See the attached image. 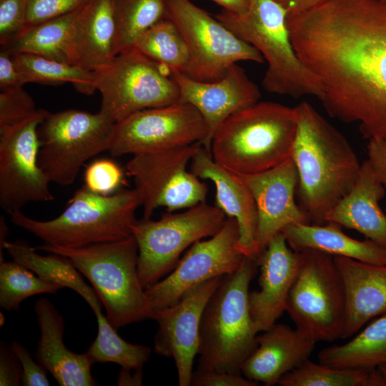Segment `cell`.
<instances>
[{
  "mask_svg": "<svg viewBox=\"0 0 386 386\" xmlns=\"http://www.w3.org/2000/svg\"><path fill=\"white\" fill-rule=\"evenodd\" d=\"M143 380L142 368L124 369L119 372L117 382L118 385L139 386L142 385Z\"/></svg>",
  "mask_w": 386,
  "mask_h": 386,
  "instance_id": "47",
  "label": "cell"
},
{
  "mask_svg": "<svg viewBox=\"0 0 386 386\" xmlns=\"http://www.w3.org/2000/svg\"><path fill=\"white\" fill-rule=\"evenodd\" d=\"M87 1L26 0L27 17L26 28L72 12L82 6Z\"/></svg>",
  "mask_w": 386,
  "mask_h": 386,
  "instance_id": "40",
  "label": "cell"
},
{
  "mask_svg": "<svg viewBox=\"0 0 386 386\" xmlns=\"http://www.w3.org/2000/svg\"><path fill=\"white\" fill-rule=\"evenodd\" d=\"M172 75L178 84L180 101L193 106L202 117L207 128L203 146L209 151L219 127L234 113L257 102L261 96L258 86L237 64L214 81H197L180 72Z\"/></svg>",
  "mask_w": 386,
  "mask_h": 386,
  "instance_id": "19",
  "label": "cell"
},
{
  "mask_svg": "<svg viewBox=\"0 0 386 386\" xmlns=\"http://www.w3.org/2000/svg\"><path fill=\"white\" fill-rule=\"evenodd\" d=\"M257 268V259L244 256L209 300L200 323L197 369L242 374L243 362L257 345L248 304L249 284Z\"/></svg>",
  "mask_w": 386,
  "mask_h": 386,
  "instance_id": "4",
  "label": "cell"
},
{
  "mask_svg": "<svg viewBox=\"0 0 386 386\" xmlns=\"http://www.w3.org/2000/svg\"><path fill=\"white\" fill-rule=\"evenodd\" d=\"M239 238L236 219L227 217L215 234L193 244L167 276L145 289L153 315L199 284L234 272L245 256Z\"/></svg>",
  "mask_w": 386,
  "mask_h": 386,
  "instance_id": "14",
  "label": "cell"
},
{
  "mask_svg": "<svg viewBox=\"0 0 386 386\" xmlns=\"http://www.w3.org/2000/svg\"><path fill=\"white\" fill-rule=\"evenodd\" d=\"M216 3L223 8V10L234 13L242 14L246 12L250 5V0H209Z\"/></svg>",
  "mask_w": 386,
  "mask_h": 386,
  "instance_id": "48",
  "label": "cell"
},
{
  "mask_svg": "<svg viewBox=\"0 0 386 386\" xmlns=\"http://www.w3.org/2000/svg\"><path fill=\"white\" fill-rule=\"evenodd\" d=\"M4 320H4V317L2 318V314L1 313V325H0L1 327L2 325H4Z\"/></svg>",
  "mask_w": 386,
  "mask_h": 386,
  "instance_id": "51",
  "label": "cell"
},
{
  "mask_svg": "<svg viewBox=\"0 0 386 386\" xmlns=\"http://www.w3.org/2000/svg\"><path fill=\"white\" fill-rule=\"evenodd\" d=\"M134 47L142 54L173 73H185L189 53L178 27L165 18L144 32Z\"/></svg>",
  "mask_w": 386,
  "mask_h": 386,
  "instance_id": "34",
  "label": "cell"
},
{
  "mask_svg": "<svg viewBox=\"0 0 386 386\" xmlns=\"http://www.w3.org/2000/svg\"><path fill=\"white\" fill-rule=\"evenodd\" d=\"M61 288L14 260L0 261V307L6 311H17L21 303L31 296L56 294Z\"/></svg>",
  "mask_w": 386,
  "mask_h": 386,
  "instance_id": "36",
  "label": "cell"
},
{
  "mask_svg": "<svg viewBox=\"0 0 386 386\" xmlns=\"http://www.w3.org/2000/svg\"><path fill=\"white\" fill-rule=\"evenodd\" d=\"M297 127L295 107L258 101L219 127L210 153L215 162L236 174L265 172L291 158Z\"/></svg>",
  "mask_w": 386,
  "mask_h": 386,
  "instance_id": "3",
  "label": "cell"
},
{
  "mask_svg": "<svg viewBox=\"0 0 386 386\" xmlns=\"http://www.w3.org/2000/svg\"><path fill=\"white\" fill-rule=\"evenodd\" d=\"M114 124L100 111L48 112L38 129L39 164L50 182L73 184L87 160L107 151Z\"/></svg>",
  "mask_w": 386,
  "mask_h": 386,
  "instance_id": "11",
  "label": "cell"
},
{
  "mask_svg": "<svg viewBox=\"0 0 386 386\" xmlns=\"http://www.w3.org/2000/svg\"><path fill=\"white\" fill-rule=\"evenodd\" d=\"M64 255L91 284L117 330L153 318L138 273V247L132 235L115 242L66 248L44 244L33 247Z\"/></svg>",
  "mask_w": 386,
  "mask_h": 386,
  "instance_id": "6",
  "label": "cell"
},
{
  "mask_svg": "<svg viewBox=\"0 0 386 386\" xmlns=\"http://www.w3.org/2000/svg\"><path fill=\"white\" fill-rule=\"evenodd\" d=\"M215 17L254 46L267 61L262 80L267 91L293 98L312 96L320 99L321 84L297 56L290 38L287 14L274 0H250L244 13L222 10Z\"/></svg>",
  "mask_w": 386,
  "mask_h": 386,
  "instance_id": "7",
  "label": "cell"
},
{
  "mask_svg": "<svg viewBox=\"0 0 386 386\" xmlns=\"http://www.w3.org/2000/svg\"><path fill=\"white\" fill-rule=\"evenodd\" d=\"M123 180L122 169L109 159L94 161L84 173V185L93 192L102 195H110L117 192Z\"/></svg>",
  "mask_w": 386,
  "mask_h": 386,
  "instance_id": "38",
  "label": "cell"
},
{
  "mask_svg": "<svg viewBox=\"0 0 386 386\" xmlns=\"http://www.w3.org/2000/svg\"><path fill=\"white\" fill-rule=\"evenodd\" d=\"M117 54L113 0H88L80 9L75 27L76 65L95 71L109 64Z\"/></svg>",
  "mask_w": 386,
  "mask_h": 386,
  "instance_id": "26",
  "label": "cell"
},
{
  "mask_svg": "<svg viewBox=\"0 0 386 386\" xmlns=\"http://www.w3.org/2000/svg\"><path fill=\"white\" fill-rule=\"evenodd\" d=\"M257 342L241 372L265 386L278 384L285 374L309 360L317 343L296 327L276 323L258 335Z\"/></svg>",
  "mask_w": 386,
  "mask_h": 386,
  "instance_id": "23",
  "label": "cell"
},
{
  "mask_svg": "<svg viewBox=\"0 0 386 386\" xmlns=\"http://www.w3.org/2000/svg\"><path fill=\"white\" fill-rule=\"evenodd\" d=\"M379 370L380 371L381 374L384 377V378L386 380V364L380 365L378 367Z\"/></svg>",
  "mask_w": 386,
  "mask_h": 386,
  "instance_id": "50",
  "label": "cell"
},
{
  "mask_svg": "<svg viewBox=\"0 0 386 386\" xmlns=\"http://www.w3.org/2000/svg\"><path fill=\"white\" fill-rule=\"evenodd\" d=\"M223 277L199 284L175 304L154 313L152 320L158 325L154 350L159 355L174 360L179 386L190 385L202 314Z\"/></svg>",
  "mask_w": 386,
  "mask_h": 386,
  "instance_id": "17",
  "label": "cell"
},
{
  "mask_svg": "<svg viewBox=\"0 0 386 386\" xmlns=\"http://www.w3.org/2000/svg\"><path fill=\"white\" fill-rule=\"evenodd\" d=\"M318 361L341 368H377L386 364V314L371 321L347 342L323 348Z\"/></svg>",
  "mask_w": 386,
  "mask_h": 386,
  "instance_id": "30",
  "label": "cell"
},
{
  "mask_svg": "<svg viewBox=\"0 0 386 386\" xmlns=\"http://www.w3.org/2000/svg\"><path fill=\"white\" fill-rule=\"evenodd\" d=\"M333 257L345 292L342 339H347L369 321L386 314V265Z\"/></svg>",
  "mask_w": 386,
  "mask_h": 386,
  "instance_id": "24",
  "label": "cell"
},
{
  "mask_svg": "<svg viewBox=\"0 0 386 386\" xmlns=\"http://www.w3.org/2000/svg\"><path fill=\"white\" fill-rule=\"evenodd\" d=\"M207 128L199 112L179 101L136 112L114 124L108 144L119 157L158 152L196 142L204 143Z\"/></svg>",
  "mask_w": 386,
  "mask_h": 386,
  "instance_id": "15",
  "label": "cell"
},
{
  "mask_svg": "<svg viewBox=\"0 0 386 386\" xmlns=\"http://www.w3.org/2000/svg\"><path fill=\"white\" fill-rule=\"evenodd\" d=\"M287 12V16L299 14L320 5L325 0H274Z\"/></svg>",
  "mask_w": 386,
  "mask_h": 386,
  "instance_id": "46",
  "label": "cell"
},
{
  "mask_svg": "<svg viewBox=\"0 0 386 386\" xmlns=\"http://www.w3.org/2000/svg\"><path fill=\"white\" fill-rule=\"evenodd\" d=\"M166 18L174 23L185 39L189 62L184 74L192 79L214 81L238 61H264L254 46L192 0H167Z\"/></svg>",
  "mask_w": 386,
  "mask_h": 386,
  "instance_id": "12",
  "label": "cell"
},
{
  "mask_svg": "<svg viewBox=\"0 0 386 386\" xmlns=\"http://www.w3.org/2000/svg\"><path fill=\"white\" fill-rule=\"evenodd\" d=\"M96 318L98 332L86 353L93 362H114L124 369H139L149 360L151 348L127 342L102 311V302L90 306Z\"/></svg>",
  "mask_w": 386,
  "mask_h": 386,
  "instance_id": "31",
  "label": "cell"
},
{
  "mask_svg": "<svg viewBox=\"0 0 386 386\" xmlns=\"http://www.w3.org/2000/svg\"><path fill=\"white\" fill-rule=\"evenodd\" d=\"M4 249L12 260L28 268L41 279L74 290L89 305L99 300L94 288L85 282L82 274L68 257L56 253L41 255L22 240L6 241Z\"/></svg>",
  "mask_w": 386,
  "mask_h": 386,
  "instance_id": "29",
  "label": "cell"
},
{
  "mask_svg": "<svg viewBox=\"0 0 386 386\" xmlns=\"http://www.w3.org/2000/svg\"><path fill=\"white\" fill-rule=\"evenodd\" d=\"M386 192L367 159L350 192L327 217V222L355 229L386 249V214L379 202Z\"/></svg>",
  "mask_w": 386,
  "mask_h": 386,
  "instance_id": "25",
  "label": "cell"
},
{
  "mask_svg": "<svg viewBox=\"0 0 386 386\" xmlns=\"http://www.w3.org/2000/svg\"><path fill=\"white\" fill-rule=\"evenodd\" d=\"M190 171L199 179L213 182L216 189L215 206L227 217L236 219L242 253L257 259V207L250 189L241 177L215 162L210 151L203 145L191 161Z\"/></svg>",
  "mask_w": 386,
  "mask_h": 386,
  "instance_id": "21",
  "label": "cell"
},
{
  "mask_svg": "<svg viewBox=\"0 0 386 386\" xmlns=\"http://www.w3.org/2000/svg\"><path fill=\"white\" fill-rule=\"evenodd\" d=\"M23 86L21 75L11 52L1 49L0 51L1 90Z\"/></svg>",
  "mask_w": 386,
  "mask_h": 386,
  "instance_id": "45",
  "label": "cell"
},
{
  "mask_svg": "<svg viewBox=\"0 0 386 386\" xmlns=\"http://www.w3.org/2000/svg\"><path fill=\"white\" fill-rule=\"evenodd\" d=\"M38 109L33 98L23 86L1 90L0 130L22 122Z\"/></svg>",
  "mask_w": 386,
  "mask_h": 386,
  "instance_id": "37",
  "label": "cell"
},
{
  "mask_svg": "<svg viewBox=\"0 0 386 386\" xmlns=\"http://www.w3.org/2000/svg\"><path fill=\"white\" fill-rule=\"evenodd\" d=\"M34 312L41 333L34 354L36 361L61 386L99 385L92 377L94 363L87 354L75 353L65 346L64 318L54 304L46 298H39Z\"/></svg>",
  "mask_w": 386,
  "mask_h": 386,
  "instance_id": "22",
  "label": "cell"
},
{
  "mask_svg": "<svg viewBox=\"0 0 386 386\" xmlns=\"http://www.w3.org/2000/svg\"><path fill=\"white\" fill-rule=\"evenodd\" d=\"M202 142L132 155L126 164L138 193L143 218L164 207L172 212L205 202L207 185L187 169Z\"/></svg>",
  "mask_w": 386,
  "mask_h": 386,
  "instance_id": "13",
  "label": "cell"
},
{
  "mask_svg": "<svg viewBox=\"0 0 386 386\" xmlns=\"http://www.w3.org/2000/svg\"><path fill=\"white\" fill-rule=\"evenodd\" d=\"M118 53L134 47L138 38L166 18L167 0H113Z\"/></svg>",
  "mask_w": 386,
  "mask_h": 386,
  "instance_id": "35",
  "label": "cell"
},
{
  "mask_svg": "<svg viewBox=\"0 0 386 386\" xmlns=\"http://www.w3.org/2000/svg\"><path fill=\"white\" fill-rule=\"evenodd\" d=\"M81 6L64 16L27 27L4 47L11 53H29L76 65L74 37ZM77 66V65H76Z\"/></svg>",
  "mask_w": 386,
  "mask_h": 386,
  "instance_id": "28",
  "label": "cell"
},
{
  "mask_svg": "<svg viewBox=\"0 0 386 386\" xmlns=\"http://www.w3.org/2000/svg\"><path fill=\"white\" fill-rule=\"evenodd\" d=\"M48 112L39 109L0 130V206L7 214L21 211L30 202L54 199L51 182L39 164L38 129Z\"/></svg>",
  "mask_w": 386,
  "mask_h": 386,
  "instance_id": "16",
  "label": "cell"
},
{
  "mask_svg": "<svg viewBox=\"0 0 386 386\" xmlns=\"http://www.w3.org/2000/svg\"><path fill=\"white\" fill-rule=\"evenodd\" d=\"M367 161L380 182L386 188V139L372 138L367 144Z\"/></svg>",
  "mask_w": 386,
  "mask_h": 386,
  "instance_id": "44",
  "label": "cell"
},
{
  "mask_svg": "<svg viewBox=\"0 0 386 386\" xmlns=\"http://www.w3.org/2000/svg\"><path fill=\"white\" fill-rule=\"evenodd\" d=\"M226 214L206 202L169 212L160 219L143 218L132 227L138 247V273L146 289L167 276L181 254L196 242L215 234L223 226Z\"/></svg>",
  "mask_w": 386,
  "mask_h": 386,
  "instance_id": "8",
  "label": "cell"
},
{
  "mask_svg": "<svg viewBox=\"0 0 386 386\" xmlns=\"http://www.w3.org/2000/svg\"><path fill=\"white\" fill-rule=\"evenodd\" d=\"M281 386H386V380L377 368H341L310 359L285 374Z\"/></svg>",
  "mask_w": 386,
  "mask_h": 386,
  "instance_id": "33",
  "label": "cell"
},
{
  "mask_svg": "<svg viewBox=\"0 0 386 386\" xmlns=\"http://www.w3.org/2000/svg\"><path fill=\"white\" fill-rule=\"evenodd\" d=\"M11 346L22 367V385L49 386L46 370L37 361L33 360L29 350L17 341L13 340Z\"/></svg>",
  "mask_w": 386,
  "mask_h": 386,
  "instance_id": "41",
  "label": "cell"
},
{
  "mask_svg": "<svg viewBox=\"0 0 386 386\" xmlns=\"http://www.w3.org/2000/svg\"><path fill=\"white\" fill-rule=\"evenodd\" d=\"M239 176L250 189L257 207V258L270 240L286 226L311 224L295 201L298 174L292 158L265 172Z\"/></svg>",
  "mask_w": 386,
  "mask_h": 386,
  "instance_id": "18",
  "label": "cell"
},
{
  "mask_svg": "<svg viewBox=\"0 0 386 386\" xmlns=\"http://www.w3.org/2000/svg\"><path fill=\"white\" fill-rule=\"evenodd\" d=\"M22 367L11 344L0 343V386L22 385Z\"/></svg>",
  "mask_w": 386,
  "mask_h": 386,
  "instance_id": "43",
  "label": "cell"
},
{
  "mask_svg": "<svg viewBox=\"0 0 386 386\" xmlns=\"http://www.w3.org/2000/svg\"><path fill=\"white\" fill-rule=\"evenodd\" d=\"M257 260L259 289L249 292L248 304L255 329L259 332L274 325L286 311L290 292L300 264V253L292 249L279 232L270 240Z\"/></svg>",
  "mask_w": 386,
  "mask_h": 386,
  "instance_id": "20",
  "label": "cell"
},
{
  "mask_svg": "<svg viewBox=\"0 0 386 386\" xmlns=\"http://www.w3.org/2000/svg\"><path fill=\"white\" fill-rule=\"evenodd\" d=\"M257 382L245 377L242 374L222 371H193L190 385L192 386H256Z\"/></svg>",
  "mask_w": 386,
  "mask_h": 386,
  "instance_id": "42",
  "label": "cell"
},
{
  "mask_svg": "<svg viewBox=\"0 0 386 386\" xmlns=\"http://www.w3.org/2000/svg\"><path fill=\"white\" fill-rule=\"evenodd\" d=\"M295 107L297 127L291 158L298 174L299 205L311 224H324L355 185L362 163L342 134L310 104Z\"/></svg>",
  "mask_w": 386,
  "mask_h": 386,
  "instance_id": "2",
  "label": "cell"
},
{
  "mask_svg": "<svg viewBox=\"0 0 386 386\" xmlns=\"http://www.w3.org/2000/svg\"><path fill=\"white\" fill-rule=\"evenodd\" d=\"M300 253V264L286 311L295 327L315 342L340 339L345 298L334 257L312 249Z\"/></svg>",
  "mask_w": 386,
  "mask_h": 386,
  "instance_id": "10",
  "label": "cell"
},
{
  "mask_svg": "<svg viewBox=\"0 0 386 386\" xmlns=\"http://www.w3.org/2000/svg\"><path fill=\"white\" fill-rule=\"evenodd\" d=\"M293 43L328 114L386 139V0H325L303 15Z\"/></svg>",
  "mask_w": 386,
  "mask_h": 386,
  "instance_id": "1",
  "label": "cell"
},
{
  "mask_svg": "<svg viewBox=\"0 0 386 386\" xmlns=\"http://www.w3.org/2000/svg\"><path fill=\"white\" fill-rule=\"evenodd\" d=\"M139 207L140 198L134 189L102 195L84 184L69 200L66 209L52 219H35L21 211L10 216L14 224L33 234L44 244L75 248L130 237Z\"/></svg>",
  "mask_w": 386,
  "mask_h": 386,
  "instance_id": "5",
  "label": "cell"
},
{
  "mask_svg": "<svg viewBox=\"0 0 386 386\" xmlns=\"http://www.w3.org/2000/svg\"><path fill=\"white\" fill-rule=\"evenodd\" d=\"M340 224H291L281 233L289 247L296 252L305 249L319 250L333 256L386 265V249L370 239L360 241L344 233Z\"/></svg>",
  "mask_w": 386,
  "mask_h": 386,
  "instance_id": "27",
  "label": "cell"
},
{
  "mask_svg": "<svg viewBox=\"0 0 386 386\" xmlns=\"http://www.w3.org/2000/svg\"><path fill=\"white\" fill-rule=\"evenodd\" d=\"M21 83L49 85L72 84L78 91L91 94L94 87V72L55 59L29 53H12Z\"/></svg>",
  "mask_w": 386,
  "mask_h": 386,
  "instance_id": "32",
  "label": "cell"
},
{
  "mask_svg": "<svg viewBox=\"0 0 386 386\" xmlns=\"http://www.w3.org/2000/svg\"><path fill=\"white\" fill-rule=\"evenodd\" d=\"M9 234V229L5 218L0 217V259L2 258V249L6 242V237Z\"/></svg>",
  "mask_w": 386,
  "mask_h": 386,
  "instance_id": "49",
  "label": "cell"
},
{
  "mask_svg": "<svg viewBox=\"0 0 386 386\" xmlns=\"http://www.w3.org/2000/svg\"><path fill=\"white\" fill-rule=\"evenodd\" d=\"M93 72L95 89L102 96L99 111L113 123L180 101L178 84L169 70L135 47L118 53L109 64Z\"/></svg>",
  "mask_w": 386,
  "mask_h": 386,
  "instance_id": "9",
  "label": "cell"
},
{
  "mask_svg": "<svg viewBox=\"0 0 386 386\" xmlns=\"http://www.w3.org/2000/svg\"><path fill=\"white\" fill-rule=\"evenodd\" d=\"M26 0H0V44L4 47L26 26Z\"/></svg>",
  "mask_w": 386,
  "mask_h": 386,
  "instance_id": "39",
  "label": "cell"
}]
</instances>
